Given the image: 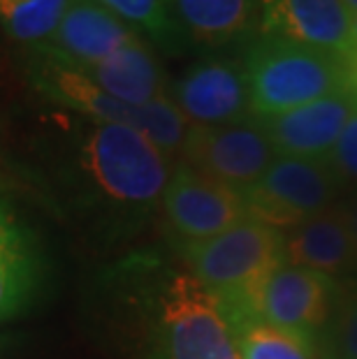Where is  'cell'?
Here are the masks:
<instances>
[{"label":"cell","mask_w":357,"mask_h":359,"mask_svg":"<svg viewBox=\"0 0 357 359\" xmlns=\"http://www.w3.org/2000/svg\"><path fill=\"white\" fill-rule=\"evenodd\" d=\"M72 0H0V30L26 49L51 40Z\"/></svg>","instance_id":"20"},{"label":"cell","mask_w":357,"mask_h":359,"mask_svg":"<svg viewBox=\"0 0 357 359\" xmlns=\"http://www.w3.org/2000/svg\"><path fill=\"white\" fill-rule=\"evenodd\" d=\"M341 188L328 160L276 156L264 177L241 195L248 218L288 232L332 209Z\"/></svg>","instance_id":"6"},{"label":"cell","mask_w":357,"mask_h":359,"mask_svg":"<svg viewBox=\"0 0 357 359\" xmlns=\"http://www.w3.org/2000/svg\"><path fill=\"white\" fill-rule=\"evenodd\" d=\"M283 255L334 280L357 276V241L337 204L283 232Z\"/></svg>","instance_id":"14"},{"label":"cell","mask_w":357,"mask_h":359,"mask_svg":"<svg viewBox=\"0 0 357 359\" xmlns=\"http://www.w3.org/2000/svg\"><path fill=\"white\" fill-rule=\"evenodd\" d=\"M276 149L257 116L225 126H191L179 160L244 193L264 177Z\"/></svg>","instance_id":"7"},{"label":"cell","mask_w":357,"mask_h":359,"mask_svg":"<svg viewBox=\"0 0 357 359\" xmlns=\"http://www.w3.org/2000/svg\"><path fill=\"white\" fill-rule=\"evenodd\" d=\"M170 97L191 126H225L250 116L244 60L209 53L170 83Z\"/></svg>","instance_id":"9"},{"label":"cell","mask_w":357,"mask_h":359,"mask_svg":"<svg viewBox=\"0 0 357 359\" xmlns=\"http://www.w3.org/2000/svg\"><path fill=\"white\" fill-rule=\"evenodd\" d=\"M188 271L227 311H253L262 283L285 262L283 232L246 218L207 241L177 246Z\"/></svg>","instance_id":"5"},{"label":"cell","mask_w":357,"mask_h":359,"mask_svg":"<svg viewBox=\"0 0 357 359\" xmlns=\"http://www.w3.org/2000/svg\"><path fill=\"white\" fill-rule=\"evenodd\" d=\"M191 47L216 53L257 35V0H174Z\"/></svg>","instance_id":"16"},{"label":"cell","mask_w":357,"mask_h":359,"mask_svg":"<svg viewBox=\"0 0 357 359\" xmlns=\"http://www.w3.org/2000/svg\"><path fill=\"white\" fill-rule=\"evenodd\" d=\"M137 40V30L97 0H72L51 40L37 49L74 65H93Z\"/></svg>","instance_id":"13"},{"label":"cell","mask_w":357,"mask_h":359,"mask_svg":"<svg viewBox=\"0 0 357 359\" xmlns=\"http://www.w3.org/2000/svg\"><path fill=\"white\" fill-rule=\"evenodd\" d=\"M97 3L119 14L156 49L177 56L191 47L174 12V0H97Z\"/></svg>","instance_id":"19"},{"label":"cell","mask_w":357,"mask_h":359,"mask_svg":"<svg viewBox=\"0 0 357 359\" xmlns=\"http://www.w3.org/2000/svg\"><path fill=\"white\" fill-rule=\"evenodd\" d=\"M316 343L321 359H357V276L337 280L330 318Z\"/></svg>","instance_id":"21"},{"label":"cell","mask_w":357,"mask_h":359,"mask_svg":"<svg viewBox=\"0 0 357 359\" xmlns=\"http://www.w3.org/2000/svg\"><path fill=\"white\" fill-rule=\"evenodd\" d=\"M353 53L357 58V14H353Z\"/></svg>","instance_id":"24"},{"label":"cell","mask_w":357,"mask_h":359,"mask_svg":"<svg viewBox=\"0 0 357 359\" xmlns=\"http://www.w3.org/2000/svg\"><path fill=\"white\" fill-rule=\"evenodd\" d=\"M257 35L283 37L355 60L353 12L346 0H257Z\"/></svg>","instance_id":"11"},{"label":"cell","mask_w":357,"mask_h":359,"mask_svg":"<svg viewBox=\"0 0 357 359\" xmlns=\"http://www.w3.org/2000/svg\"><path fill=\"white\" fill-rule=\"evenodd\" d=\"M334 287L337 280L325 273L281 262L262 283L250 313L318 341L330 318Z\"/></svg>","instance_id":"10"},{"label":"cell","mask_w":357,"mask_h":359,"mask_svg":"<svg viewBox=\"0 0 357 359\" xmlns=\"http://www.w3.org/2000/svg\"><path fill=\"white\" fill-rule=\"evenodd\" d=\"M26 77L40 97L74 116L135 128L165 156L179 160L191 123L170 95L149 104H128L109 95L86 72L44 49H28Z\"/></svg>","instance_id":"2"},{"label":"cell","mask_w":357,"mask_h":359,"mask_svg":"<svg viewBox=\"0 0 357 359\" xmlns=\"http://www.w3.org/2000/svg\"><path fill=\"white\" fill-rule=\"evenodd\" d=\"M328 163L337 174L341 186H351L353 190H357V111L344 128L337 147L328 156Z\"/></svg>","instance_id":"22"},{"label":"cell","mask_w":357,"mask_h":359,"mask_svg":"<svg viewBox=\"0 0 357 359\" xmlns=\"http://www.w3.org/2000/svg\"><path fill=\"white\" fill-rule=\"evenodd\" d=\"M355 111L357 86L276 116L257 118L278 156L328 160Z\"/></svg>","instance_id":"12"},{"label":"cell","mask_w":357,"mask_h":359,"mask_svg":"<svg viewBox=\"0 0 357 359\" xmlns=\"http://www.w3.org/2000/svg\"><path fill=\"white\" fill-rule=\"evenodd\" d=\"M37 248L19 220L0 202V323L17 316L37 287Z\"/></svg>","instance_id":"17"},{"label":"cell","mask_w":357,"mask_h":359,"mask_svg":"<svg viewBox=\"0 0 357 359\" xmlns=\"http://www.w3.org/2000/svg\"><path fill=\"white\" fill-rule=\"evenodd\" d=\"M239 359H321L318 343L309 336L283 330L250 311H227Z\"/></svg>","instance_id":"18"},{"label":"cell","mask_w":357,"mask_h":359,"mask_svg":"<svg viewBox=\"0 0 357 359\" xmlns=\"http://www.w3.org/2000/svg\"><path fill=\"white\" fill-rule=\"evenodd\" d=\"M346 5H348V10H351L353 14H357V0H346Z\"/></svg>","instance_id":"25"},{"label":"cell","mask_w":357,"mask_h":359,"mask_svg":"<svg viewBox=\"0 0 357 359\" xmlns=\"http://www.w3.org/2000/svg\"><path fill=\"white\" fill-rule=\"evenodd\" d=\"M151 304V359H239L223 304L188 269L167 273Z\"/></svg>","instance_id":"4"},{"label":"cell","mask_w":357,"mask_h":359,"mask_svg":"<svg viewBox=\"0 0 357 359\" xmlns=\"http://www.w3.org/2000/svg\"><path fill=\"white\" fill-rule=\"evenodd\" d=\"M253 116H276L355 88V60L283 37L255 35L244 53Z\"/></svg>","instance_id":"3"},{"label":"cell","mask_w":357,"mask_h":359,"mask_svg":"<svg viewBox=\"0 0 357 359\" xmlns=\"http://www.w3.org/2000/svg\"><path fill=\"white\" fill-rule=\"evenodd\" d=\"M74 65V63H72ZM102 90L128 104H149L170 95V81L156 56V47L137 40L93 65H77Z\"/></svg>","instance_id":"15"},{"label":"cell","mask_w":357,"mask_h":359,"mask_svg":"<svg viewBox=\"0 0 357 359\" xmlns=\"http://www.w3.org/2000/svg\"><path fill=\"white\" fill-rule=\"evenodd\" d=\"M337 206L341 209V213H344L346 223H348V227H351V232L357 241V190H353V193L348 197H344V200H339Z\"/></svg>","instance_id":"23"},{"label":"cell","mask_w":357,"mask_h":359,"mask_svg":"<svg viewBox=\"0 0 357 359\" xmlns=\"http://www.w3.org/2000/svg\"><path fill=\"white\" fill-rule=\"evenodd\" d=\"M67 116L56 126L63 167L90 200L126 216L161 206L177 160L135 128Z\"/></svg>","instance_id":"1"},{"label":"cell","mask_w":357,"mask_h":359,"mask_svg":"<svg viewBox=\"0 0 357 359\" xmlns=\"http://www.w3.org/2000/svg\"><path fill=\"white\" fill-rule=\"evenodd\" d=\"M177 246L207 241L248 218L244 195L177 160L161 202Z\"/></svg>","instance_id":"8"}]
</instances>
